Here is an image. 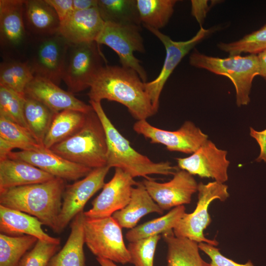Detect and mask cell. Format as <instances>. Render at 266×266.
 <instances>
[{"mask_svg":"<svg viewBox=\"0 0 266 266\" xmlns=\"http://www.w3.org/2000/svg\"><path fill=\"white\" fill-rule=\"evenodd\" d=\"M162 235L167 246L166 266H210L201 257L198 242L176 236L173 230Z\"/></svg>","mask_w":266,"mask_h":266,"instance_id":"cell-26","label":"cell"},{"mask_svg":"<svg viewBox=\"0 0 266 266\" xmlns=\"http://www.w3.org/2000/svg\"><path fill=\"white\" fill-rule=\"evenodd\" d=\"M138 182L119 168H115L112 179L105 183L100 193L92 202V207L84 211L85 217L100 219L111 217L129 203L133 188Z\"/></svg>","mask_w":266,"mask_h":266,"instance_id":"cell-15","label":"cell"},{"mask_svg":"<svg viewBox=\"0 0 266 266\" xmlns=\"http://www.w3.org/2000/svg\"><path fill=\"white\" fill-rule=\"evenodd\" d=\"M104 62L105 58L96 41L69 43L62 77L67 91L74 94L90 88Z\"/></svg>","mask_w":266,"mask_h":266,"instance_id":"cell-6","label":"cell"},{"mask_svg":"<svg viewBox=\"0 0 266 266\" xmlns=\"http://www.w3.org/2000/svg\"><path fill=\"white\" fill-rule=\"evenodd\" d=\"M24 0H0V51L2 60H25L31 40L23 20Z\"/></svg>","mask_w":266,"mask_h":266,"instance_id":"cell-11","label":"cell"},{"mask_svg":"<svg viewBox=\"0 0 266 266\" xmlns=\"http://www.w3.org/2000/svg\"><path fill=\"white\" fill-rule=\"evenodd\" d=\"M7 158L27 162L66 181L84 178L93 169L70 162L44 147L33 150L12 151Z\"/></svg>","mask_w":266,"mask_h":266,"instance_id":"cell-18","label":"cell"},{"mask_svg":"<svg viewBox=\"0 0 266 266\" xmlns=\"http://www.w3.org/2000/svg\"><path fill=\"white\" fill-rule=\"evenodd\" d=\"M44 147L27 128L0 116V160L14 148L33 150Z\"/></svg>","mask_w":266,"mask_h":266,"instance_id":"cell-27","label":"cell"},{"mask_svg":"<svg viewBox=\"0 0 266 266\" xmlns=\"http://www.w3.org/2000/svg\"><path fill=\"white\" fill-rule=\"evenodd\" d=\"M227 154L226 151L218 148L207 139L191 156L176 160L178 167L192 175L212 178L215 181L224 183L228 179L230 165Z\"/></svg>","mask_w":266,"mask_h":266,"instance_id":"cell-17","label":"cell"},{"mask_svg":"<svg viewBox=\"0 0 266 266\" xmlns=\"http://www.w3.org/2000/svg\"><path fill=\"white\" fill-rule=\"evenodd\" d=\"M24 102L25 96L0 86V116L27 128L24 114Z\"/></svg>","mask_w":266,"mask_h":266,"instance_id":"cell-36","label":"cell"},{"mask_svg":"<svg viewBox=\"0 0 266 266\" xmlns=\"http://www.w3.org/2000/svg\"><path fill=\"white\" fill-rule=\"evenodd\" d=\"M97 261L100 266H118L114 262L108 260L97 258Z\"/></svg>","mask_w":266,"mask_h":266,"instance_id":"cell-45","label":"cell"},{"mask_svg":"<svg viewBox=\"0 0 266 266\" xmlns=\"http://www.w3.org/2000/svg\"><path fill=\"white\" fill-rule=\"evenodd\" d=\"M104 23L97 7L74 11L61 23L59 33L70 44L96 41Z\"/></svg>","mask_w":266,"mask_h":266,"instance_id":"cell-20","label":"cell"},{"mask_svg":"<svg viewBox=\"0 0 266 266\" xmlns=\"http://www.w3.org/2000/svg\"><path fill=\"white\" fill-rule=\"evenodd\" d=\"M98 0H73V11H80L97 6Z\"/></svg>","mask_w":266,"mask_h":266,"instance_id":"cell-43","label":"cell"},{"mask_svg":"<svg viewBox=\"0 0 266 266\" xmlns=\"http://www.w3.org/2000/svg\"><path fill=\"white\" fill-rule=\"evenodd\" d=\"M168 182H158L145 178L142 182L147 191L164 211L189 204L192 197L198 192V184L193 175L181 169Z\"/></svg>","mask_w":266,"mask_h":266,"instance_id":"cell-16","label":"cell"},{"mask_svg":"<svg viewBox=\"0 0 266 266\" xmlns=\"http://www.w3.org/2000/svg\"><path fill=\"white\" fill-rule=\"evenodd\" d=\"M23 20L31 38L51 35L59 32V18L45 0H24Z\"/></svg>","mask_w":266,"mask_h":266,"instance_id":"cell-21","label":"cell"},{"mask_svg":"<svg viewBox=\"0 0 266 266\" xmlns=\"http://www.w3.org/2000/svg\"><path fill=\"white\" fill-rule=\"evenodd\" d=\"M176 0H137L140 20L144 27L159 30L173 14Z\"/></svg>","mask_w":266,"mask_h":266,"instance_id":"cell-33","label":"cell"},{"mask_svg":"<svg viewBox=\"0 0 266 266\" xmlns=\"http://www.w3.org/2000/svg\"><path fill=\"white\" fill-rule=\"evenodd\" d=\"M66 181L58 177L48 181L0 190V205L39 219L58 233Z\"/></svg>","mask_w":266,"mask_h":266,"instance_id":"cell-2","label":"cell"},{"mask_svg":"<svg viewBox=\"0 0 266 266\" xmlns=\"http://www.w3.org/2000/svg\"><path fill=\"white\" fill-rule=\"evenodd\" d=\"M157 235L130 242L127 246L131 261L134 266H154V258L159 240Z\"/></svg>","mask_w":266,"mask_h":266,"instance_id":"cell-37","label":"cell"},{"mask_svg":"<svg viewBox=\"0 0 266 266\" xmlns=\"http://www.w3.org/2000/svg\"><path fill=\"white\" fill-rule=\"evenodd\" d=\"M163 211L150 196L142 182H138L133 188L127 205L115 212L112 217L122 228L132 229L147 214L151 213L162 214Z\"/></svg>","mask_w":266,"mask_h":266,"instance_id":"cell-24","label":"cell"},{"mask_svg":"<svg viewBox=\"0 0 266 266\" xmlns=\"http://www.w3.org/2000/svg\"><path fill=\"white\" fill-rule=\"evenodd\" d=\"M185 210L184 205L175 207L164 216L130 229L126 233V238L129 242H133L173 230Z\"/></svg>","mask_w":266,"mask_h":266,"instance_id":"cell-29","label":"cell"},{"mask_svg":"<svg viewBox=\"0 0 266 266\" xmlns=\"http://www.w3.org/2000/svg\"><path fill=\"white\" fill-rule=\"evenodd\" d=\"M50 149L70 162L92 169L106 166L105 133L94 110L87 114L83 126L77 132Z\"/></svg>","mask_w":266,"mask_h":266,"instance_id":"cell-4","label":"cell"},{"mask_svg":"<svg viewBox=\"0 0 266 266\" xmlns=\"http://www.w3.org/2000/svg\"><path fill=\"white\" fill-rule=\"evenodd\" d=\"M25 95L33 98L56 113L65 110H74L86 113L93 108L76 98L73 94L66 91L52 81L34 76L25 90Z\"/></svg>","mask_w":266,"mask_h":266,"instance_id":"cell-19","label":"cell"},{"mask_svg":"<svg viewBox=\"0 0 266 266\" xmlns=\"http://www.w3.org/2000/svg\"><path fill=\"white\" fill-rule=\"evenodd\" d=\"M250 134L256 140L260 148V155L256 161L261 162L263 160L266 162V129L257 131L250 128Z\"/></svg>","mask_w":266,"mask_h":266,"instance_id":"cell-42","label":"cell"},{"mask_svg":"<svg viewBox=\"0 0 266 266\" xmlns=\"http://www.w3.org/2000/svg\"><path fill=\"white\" fill-rule=\"evenodd\" d=\"M122 229L112 216L100 219L85 217V243L97 258L122 265L130 263L131 257Z\"/></svg>","mask_w":266,"mask_h":266,"instance_id":"cell-8","label":"cell"},{"mask_svg":"<svg viewBox=\"0 0 266 266\" xmlns=\"http://www.w3.org/2000/svg\"><path fill=\"white\" fill-rule=\"evenodd\" d=\"M228 186L217 181L198 184V200L193 212H186L173 229L175 236L189 238L198 243L205 242L217 246L215 240L206 238L203 234L205 229L210 225L211 219L208 212L210 203L215 200L224 201L229 197Z\"/></svg>","mask_w":266,"mask_h":266,"instance_id":"cell-9","label":"cell"},{"mask_svg":"<svg viewBox=\"0 0 266 266\" xmlns=\"http://www.w3.org/2000/svg\"><path fill=\"white\" fill-rule=\"evenodd\" d=\"M217 46L221 50L229 53L230 56L242 53L258 55L266 50V24L238 40L228 43L220 42Z\"/></svg>","mask_w":266,"mask_h":266,"instance_id":"cell-35","label":"cell"},{"mask_svg":"<svg viewBox=\"0 0 266 266\" xmlns=\"http://www.w3.org/2000/svg\"><path fill=\"white\" fill-rule=\"evenodd\" d=\"M34 76L26 60H2L0 64V86L25 96V90Z\"/></svg>","mask_w":266,"mask_h":266,"instance_id":"cell-32","label":"cell"},{"mask_svg":"<svg viewBox=\"0 0 266 266\" xmlns=\"http://www.w3.org/2000/svg\"><path fill=\"white\" fill-rule=\"evenodd\" d=\"M191 1V14L201 27V24L211 5H208V0H192Z\"/></svg>","mask_w":266,"mask_h":266,"instance_id":"cell-41","label":"cell"},{"mask_svg":"<svg viewBox=\"0 0 266 266\" xmlns=\"http://www.w3.org/2000/svg\"><path fill=\"white\" fill-rule=\"evenodd\" d=\"M69 43L59 33L31 38L25 60L34 76L48 79L59 85L62 80Z\"/></svg>","mask_w":266,"mask_h":266,"instance_id":"cell-7","label":"cell"},{"mask_svg":"<svg viewBox=\"0 0 266 266\" xmlns=\"http://www.w3.org/2000/svg\"><path fill=\"white\" fill-rule=\"evenodd\" d=\"M143 82L134 70L122 66H104L92 81L88 93L89 100L104 99L125 106L137 121L156 113Z\"/></svg>","mask_w":266,"mask_h":266,"instance_id":"cell-1","label":"cell"},{"mask_svg":"<svg viewBox=\"0 0 266 266\" xmlns=\"http://www.w3.org/2000/svg\"><path fill=\"white\" fill-rule=\"evenodd\" d=\"M84 219L83 211L72 220L70 233L65 244L51 258L47 266H85Z\"/></svg>","mask_w":266,"mask_h":266,"instance_id":"cell-25","label":"cell"},{"mask_svg":"<svg viewBox=\"0 0 266 266\" xmlns=\"http://www.w3.org/2000/svg\"><path fill=\"white\" fill-rule=\"evenodd\" d=\"M110 167L107 166L93 169L83 178L66 184L63 195L61 210L58 221V233H62L71 220L81 212L87 201L102 188Z\"/></svg>","mask_w":266,"mask_h":266,"instance_id":"cell-14","label":"cell"},{"mask_svg":"<svg viewBox=\"0 0 266 266\" xmlns=\"http://www.w3.org/2000/svg\"><path fill=\"white\" fill-rule=\"evenodd\" d=\"M56 113L39 101L25 95L24 114L27 128L42 146Z\"/></svg>","mask_w":266,"mask_h":266,"instance_id":"cell-31","label":"cell"},{"mask_svg":"<svg viewBox=\"0 0 266 266\" xmlns=\"http://www.w3.org/2000/svg\"><path fill=\"white\" fill-rule=\"evenodd\" d=\"M38 239L30 235L9 236L0 234V266H17Z\"/></svg>","mask_w":266,"mask_h":266,"instance_id":"cell-34","label":"cell"},{"mask_svg":"<svg viewBox=\"0 0 266 266\" xmlns=\"http://www.w3.org/2000/svg\"><path fill=\"white\" fill-rule=\"evenodd\" d=\"M87 113L70 109L57 113L44 138L43 146L50 149L77 132L83 126Z\"/></svg>","mask_w":266,"mask_h":266,"instance_id":"cell-28","label":"cell"},{"mask_svg":"<svg viewBox=\"0 0 266 266\" xmlns=\"http://www.w3.org/2000/svg\"><path fill=\"white\" fill-rule=\"evenodd\" d=\"M259 65V74L266 81V50L258 55Z\"/></svg>","mask_w":266,"mask_h":266,"instance_id":"cell-44","label":"cell"},{"mask_svg":"<svg viewBox=\"0 0 266 266\" xmlns=\"http://www.w3.org/2000/svg\"><path fill=\"white\" fill-rule=\"evenodd\" d=\"M104 130L107 144L106 166L119 168L133 178H149L151 174L174 175L178 170L168 162L155 163L134 150L128 140L114 127L103 109L101 102L89 100Z\"/></svg>","mask_w":266,"mask_h":266,"instance_id":"cell-3","label":"cell"},{"mask_svg":"<svg viewBox=\"0 0 266 266\" xmlns=\"http://www.w3.org/2000/svg\"><path fill=\"white\" fill-rule=\"evenodd\" d=\"M189 63L193 66L229 78L235 87L238 106L247 105L250 102L253 80L259 74L257 55L221 58L207 56L195 49L189 57Z\"/></svg>","mask_w":266,"mask_h":266,"instance_id":"cell-5","label":"cell"},{"mask_svg":"<svg viewBox=\"0 0 266 266\" xmlns=\"http://www.w3.org/2000/svg\"><path fill=\"white\" fill-rule=\"evenodd\" d=\"M133 130L150 140L151 143L165 145L170 151L193 154L208 139L207 135L190 121L184 122L177 130H162L150 125L146 120L137 121Z\"/></svg>","mask_w":266,"mask_h":266,"instance_id":"cell-13","label":"cell"},{"mask_svg":"<svg viewBox=\"0 0 266 266\" xmlns=\"http://www.w3.org/2000/svg\"><path fill=\"white\" fill-rule=\"evenodd\" d=\"M54 178L23 161L8 158L0 160V190L43 183Z\"/></svg>","mask_w":266,"mask_h":266,"instance_id":"cell-23","label":"cell"},{"mask_svg":"<svg viewBox=\"0 0 266 266\" xmlns=\"http://www.w3.org/2000/svg\"><path fill=\"white\" fill-rule=\"evenodd\" d=\"M200 250L211 259L210 266H254L250 260L244 264L237 263L223 255L215 246L205 242L199 244Z\"/></svg>","mask_w":266,"mask_h":266,"instance_id":"cell-39","label":"cell"},{"mask_svg":"<svg viewBox=\"0 0 266 266\" xmlns=\"http://www.w3.org/2000/svg\"><path fill=\"white\" fill-rule=\"evenodd\" d=\"M42 225V223L35 217L0 205L1 233L9 236L30 235L38 240L60 244V239L46 233Z\"/></svg>","mask_w":266,"mask_h":266,"instance_id":"cell-22","label":"cell"},{"mask_svg":"<svg viewBox=\"0 0 266 266\" xmlns=\"http://www.w3.org/2000/svg\"><path fill=\"white\" fill-rule=\"evenodd\" d=\"M140 31L141 26L105 22L96 41L114 51L122 66L134 70L141 80L146 82V71L133 54L134 52H145Z\"/></svg>","mask_w":266,"mask_h":266,"instance_id":"cell-10","label":"cell"},{"mask_svg":"<svg viewBox=\"0 0 266 266\" xmlns=\"http://www.w3.org/2000/svg\"><path fill=\"white\" fill-rule=\"evenodd\" d=\"M97 7L104 22L141 26L137 0H98Z\"/></svg>","mask_w":266,"mask_h":266,"instance_id":"cell-30","label":"cell"},{"mask_svg":"<svg viewBox=\"0 0 266 266\" xmlns=\"http://www.w3.org/2000/svg\"><path fill=\"white\" fill-rule=\"evenodd\" d=\"M60 247V244L38 239L22 258L17 266H47Z\"/></svg>","mask_w":266,"mask_h":266,"instance_id":"cell-38","label":"cell"},{"mask_svg":"<svg viewBox=\"0 0 266 266\" xmlns=\"http://www.w3.org/2000/svg\"><path fill=\"white\" fill-rule=\"evenodd\" d=\"M144 27L161 41L166 52L163 66L158 76L154 80L144 83L146 92L157 113L159 107L161 92L175 68L195 45L211 33L213 30L205 29L201 26L196 35L191 39L186 41H176L160 30L148 27Z\"/></svg>","mask_w":266,"mask_h":266,"instance_id":"cell-12","label":"cell"},{"mask_svg":"<svg viewBox=\"0 0 266 266\" xmlns=\"http://www.w3.org/2000/svg\"><path fill=\"white\" fill-rule=\"evenodd\" d=\"M54 9L60 22L64 21L74 11L73 0H45Z\"/></svg>","mask_w":266,"mask_h":266,"instance_id":"cell-40","label":"cell"}]
</instances>
